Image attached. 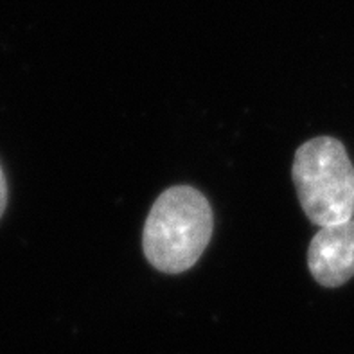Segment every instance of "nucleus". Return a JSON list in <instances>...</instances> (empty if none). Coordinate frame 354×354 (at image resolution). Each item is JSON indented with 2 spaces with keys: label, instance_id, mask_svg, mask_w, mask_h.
Masks as SVG:
<instances>
[{
  "label": "nucleus",
  "instance_id": "obj_2",
  "mask_svg": "<svg viewBox=\"0 0 354 354\" xmlns=\"http://www.w3.org/2000/svg\"><path fill=\"white\" fill-rule=\"evenodd\" d=\"M293 185L308 220L329 227L353 220L354 166L335 137H315L295 151Z\"/></svg>",
  "mask_w": 354,
  "mask_h": 354
},
{
  "label": "nucleus",
  "instance_id": "obj_3",
  "mask_svg": "<svg viewBox=\"0 0 354 354\" xmlns=\"http://www.w3.org/2000/svg\"><path fill=\"white\" fill-rule=\"evenodd\" d=\"M311 277L324 288H338L354 277V220L322 227L308 248Z\"/></svg>",
  "mask_w": 354,
  "mask_h": 354
},
{
  "label": "nucleus",
  "instance_id": "obj_4",
  "mask_svg": "<svg viewBox=\"0 0 354 354\" xmlns=\"http://www.w3.org/2000/svg\"><path fill=\"white\" fill-rule=\"evenodd\" d=\"M6 205H8V182H6L4 171L0 167V218L4 214Z\"/></svg>",
  "mask_w": 354,
  "mask_h": 354
},
{
  "label": "nucleus",
  "instance_id": "obj_1",
  "mask_svg": "<svg viewBox=\"0 0 354 354\" xmlns=\"http://www.w3.org/2000/svg\"><path fill=\"white\" fill-rule=\"evenodd\" d=\"M214 230L211 203L191 185L166 189L155 200L142 230V250L153 268L176 275L198 263Z\"/></svg>",
  "mask_w": 354,
  "mask_h": 354
}]
</instances>
